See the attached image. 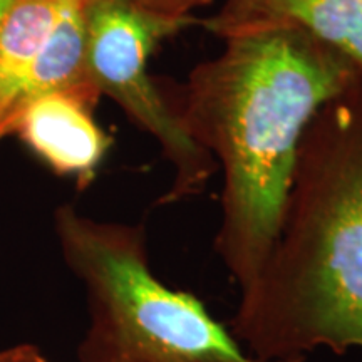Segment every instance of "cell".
Returning a JSON list of instances; mask_svg holds the SVG:
<instances>
[{"label":"cell","instance_id":"1","mask_svg":"<svg viewBox=\"0 0 362 362\" xmlns=\"http://www.w3.org/2000/svg\"><path fill=\"white\" fill-rule=\"evenodd\" d=\"M223 42L220 56L189 72L173 110L223 173L215 250L243 288L277 238L307 126L362 69L298 29Z\"/></svg>","mask_w":362,"mask_h":362},{"label":"cell","instance_id":"2","mask_svg":"<svg viewBox=\"0 0 362 362\" xmlns=\"http://www.w3.org/2000/svg\"><path fill=\"white\" fill-rule=\"evenodd\" d=\"M230 332L267 361L362 351V74L307 126L277 238Z\"/></svg>","mask_w":362,"mask_h":362},{"label":"cell","instance_id":"3","mask_svg":"<svg viewBox=\"0 0 362 362\" xmlns=\"http://www.w3.org/2000/svg\"><path fill=\"white\" fill-rule=\"evenodd\" d=\"M54 233L86 292L79 362H305L255 357L193 293L158 279L141 223L94 220L64 203Z\"/></svg>","mask_w":362,"mask_h":362},{"label":"cell","instance_id":"4","mask_svg":"<svg viewBox=\"0 0 362 362\" xmlns=\"http://www.w3.org/2000/svg\"><path fill=\"white\" fill-rule=\"evenodd\" d=\"M193 24L189 19H166L138 8L128 0H88L89 71L99 93L119 104L139 128L160 144L173 168V181L160 205L180 203L206 188L216 163L194 143L148 74V59L161 40Z\"/></svg>","mask_w":362,"mask_h":362},{"label":"cell","instance_id":"5","mask_svg":"<svg viewBox=\"0 0 362 362\" xmlns=\"http://www.w3.org/2000/svg\"><path fill=\"white\" fill-rule=\"evenodd\" d=\"M94 110L72 94H44L22 107L11 134L19 136L52 173L86 189L112 146L111 136L94 119Z\"/></svg>","mask_w":362,"mask_h":362},{"label":"cell","instance_id":"6","mask_svg":"<svg viewBox=\"0 0 362 362\" xmlns=\"http://www.w3.org/2000/svg\"><path fill=\"white\" fill-rule=\"evenodd\" d=\"M200 24L216 37L269 29H298L362 69V0H223Z\"/></svg>","mask_w":362,"mask_h":362},{"label":"cell","instance_id":"7","mask_svg":"<svg viewBox=\"0 0 362 362\" xmlns=\"http://www.w3.org/2000/svg\"><path fill=\"white\" fill-rule=\"evenodd\" d=\"M86 4L88 0H62L51 34L30 69L19 111L49 93H67L98 106L101 93L89 71Z\"/></svg>","mask_w":362,"mask_h":362},{"label":"cell","instance_id":"8","mask_svg":"<svg viewBox=\"0 0 362 362\" xmlns=\"http://www.w3.org/2000/svg\"><path fill=\"white\" fill-rule=\"evenodd\" d=\"M62 0H12L0 21V139L12 133L30 69Z\"/></svg>","mask_w":362,"mask_h":362},{"label":"cell","instance_id":"9","mask_svg":"<svg viewBox=\"0 0 362 362\" xmlns=\"http://www.w3.org/2000/svg\"><path fill=\"white\" fill-rule=\"evenodd\" d=\"M128 2L166 19H189L194 11L210 6L214 0H128Z\"/></svg>","mask_w":362,"mask_h":362},{"label":"cell","instance_id":"10","mask_svg":"<svg viewBox=\"0 0 362 362\" xmlns=\"http://www.w3.org/2000/svg\"><path fill=\"white\" fill-rule=\"evenodd\" d=\"M40 354L37 347L22 344V346L8 347L2 351V359L0 362H35Z\"/></svg>","mask_w":362,"mask_h":362},{"label":"cell","instance_id":"11","mask_svg":"<svg viewBox=\"0 0 362 362\" xmlns=\"http://www.w3.org/2000/svg\"><path fill=\"white\" fill-rule=\"evenodd\" d=\"M12 4V0H0V21H2L4 13H6V11L8 8V6Z\"/></svg>","mask_w":362,"mask_h":362},{"label":"cell","instance_id":"12","mask_svg":"<svg viewBox=\"0 0 362 362\" xmlns=\"http://www.w3.org/2000/svg\"><path fill=\"white\" fill-rule=\"evenodd\" d=\"M35 362H51V361H49L47 357H45V356L42 354V352H40L39 357H37V361H35Z\"/></svg>","mask_w":362,"mask_h":362},{"label":"cell","instance_id":"13","mask_svg":"<svg viewBox=\"0 0 362 362\" xmlns=\"http://www.w3.org/2000/svg\"><path fill=\"white\" fill-rule=\"evenodd\" d=\"M4 351V349H2ZM2 351H0V359H2Z\"/></svg>","mask_w":362,"mask_h":362}]
</instances>
